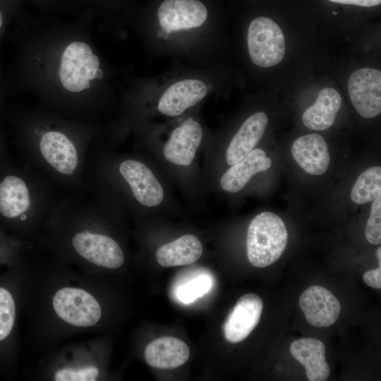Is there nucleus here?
I'll use <instances>...</instances> for the list:
<instances>
[{"label":"nucleus","instance_id":"dca6fc26","mask_svg":"<svg viewBox=\"0 0 381 381\" xmlns=\"http://www.w3.org/2000/svg\"><path fill=\"white\" fill-rule=\"evenodd\" d=\"M207 93L206 85L197 79H186L171 85L158 103V110L167 116H176L196 104Z\"/></svg>","mask_w":381,"mask_h":381},{"label":"nucleus","instance_id":"1a4fd4ad","mask_svg":"<svg viewBox=\"0 0 381 381\" xmlns=\"http://www.w3.org/2000/svg\"><path fill=\"white\" fill-rule=\"evenodd\" d=\"M99 66L97 56L93 54L87 44L82 42L70 43L61 58V83L71 92H80L88 89L90 80L95 79Z\"/></svg>","mask_w":381,"mask_h":381},{"label":"nucleus","instance_id":"4be33fe9","mask_svg":"<svg viewBox=\"0 0 381 381\" xmlns=\"http://www.w3.org/2000/svg\"><path fill=\"white\" fill-rule=\"evenodd\" d=\"M341 104L339 92L332 87H325L319 92L315 102L304 111L302 121L310 129L326 130L333 125Z\"/></svg>","mask_w":381,"mask_h":381},{"label":"nucleus","instance_id":"9d476101","mask_svg":"<svg viewBox=\"0 0 381 381\" xmlns=\"http://www.w3.org/2000/svg\"><path fill=\"white\" fill-rule=\"evenodd\" d=\"M351 103L363 117L374 118L381 113V71L373 68L354 71L348 80Z\"/></svg>","mask_w":381,"mask_h":381},{"label":"nucleus","instance_id":"2eb2a0df","mask_svg":"<svg viewBox=\"0 0 381 381\" xmlns=\"http://www.w3.org/2000/svg\"><path fill=\"white\" fill-rule=\"evenodd\" d=\"M202 138L200 124L189 118L171 133L163 149L164 157L171 163L189 166Z\"/></svg>","mask_w":381,"mask_h":381},{"label":"nucleus","instance_id":"0eeeda50","mask_svg":"<svg viewBox=\"0 0 381 381\" xmlns=\"http://www.w3.org/2000/svg\"><path fill=\"white\" fill-rule=\"evenodd\" d=\"M288 233L282 219L271 212H262L250 222L246 237L247 257L256 267L275 262L284 253Z\"/></svg>","mask_w":381,"mask_h":381},{"label":"nucleus","instance_id":"4468645a","mask_svg":"<svg viewBox=\"0 0 381 381\" xmlns=\"http://www.w3.org/2000/svg\"><path fill=\"white\" fill-rule=\"evenodd\" d=\"M299 306L309 324L317 327L333 325L341 312V305L334 295L320 286H312L299 298Z\"/></svg>","mask_w":381,"mask_h":381},{"label":"nucleus","instance_id":"423d86ee","mask_svg":"<svg viewBox=\"0 0 381 381\" xmlns=\"http://www.w3.org/2000/svg\"><path fill=\"white\" fill-rule=\"evenodd\" d=\"M0 274V372L12 375L19 358L18 324L23 308L25 262Z\"/></svg>","mask_w":381,"mask_h":381},{"label":"nucleus","instance_id":"393cba45","mask_svg":"<svg viewBox=\"0 0 381 381\" xmlns=\"http://www.w3.org/2000/svg\"><path fill=\"white\" fill-rule=\"evenodd\" d=\"M28 247L20 239L0 230V267L10 268L22 263Z\"/></svg>","mask_w":381,"mask_h":381},{"label":"nucleus","instance_id":"5701e85b","mask_svg":"<svg viewBox=\"0 0 381 381\" xmlns=\"http://www.w3.org/2000/svg\"><path fill=\"white\" fill-rule=\"evenodd\" d=\"M202 253V246L198 237L186 234L159 247L156 258L161 266L170 267L192 264Z\"/></svg>","mask_w":381,"mask_h":381},{"label":"nucleus","instance_id":"7ed1b4c3","mask_svg":"<svg viewBox=\"0 0 381 381\" xmlns=\"http://www.w3.org/2000/svg\"><path fill=\"white\" fill-rule=\"evenodd\" d=\"M1 168L0 230L35 246L59 190L27 164Z\"/></svg>","mask_w":381,"mask_h":381},{"label":"nucleus","instance_id":"aec40b11","mask_svg":"<svg viewBox=\"0 0 381 381\" xmlns=\"http://www.w3.org/2000/svg\"><path fill=\"white\" fill-rule=\"evenodd\" d=\"M271 165V159L262 150L253 149L224 173L220 186L226 192L236 193L245 187L253 175L267 170Z\"/></svg>","mask_w":381,"mask_h":381},{"label":"nucleus","instance_id":"2f4dec72","mask_svg":"<svg viewBox=\"0 0 381 381\" xmlns=\"http://www.w3.org/2000/svg\"><path fill=\"white\" fill-rule=\"evenodd\" d=\"M377 257L378 260L379 265L381 263V248H378L377 250Z\"/></svg>","mask_w":381,"mask_h":381},{"label":"nucleus","instance_id":"f03ea898","mask_svg":"<svg viewBox=\"0 0 381 381\" xmlns=\"http://www.w3.org/2000/svg\"><path fill=\"white\" fill-rule=\"evenodd\" d=\"M73 194L59 193L35 246L91 276L120 269L124 251L107 234L99 209Z\"/></svg>","mask_w":381,"mask_h":381},{"label":"nucleus","instance_id":"c85d7f7f","mask_svg":"<svg viewBox=\"0 0 381 381\" xmlns=\"http://www.w3.org/2000/svg\"><path fill=\"white\" fill-rule=\"evenodd\" d=\"M329 1L343 4H351L363 7L375 6L381 3V0H328Z\"/></svg>","mask_w":381,"mask_h":381},{"label":"nucleus","instance_id":"a878e982","mask_svg":"<svg viewBox=\"0 0 381 381\" xmlns=\"http://www.w3.org/2000/svg\"><path fill=\"white\" fill-rule=\"evenodd\" d=\"M211 284L210 277L200 276L179 287L177 297L183 303H190L205 294L210 289Z\"/></svg>","mask_w":381,"mask_h":381},{"label":"nucleus","instance_id":"f8f14e48","mask_svg":"<svg viewBox=\"0 0 381 381\" xmlns=\"http://www.w3.org/2000/svg\"><path fill=\"white\" fill-rule=\"evenodd\" d=\"M157 16L162 29L169 34L202 25L207 18V10L198 0H164Z\"/></svg>","mask_w":381,"mask_h":381},{"label":"nucleus","instance_id":"6ab92c4d","mask_svg":"<svg viewBox=\"0 0 381 381\" xmlns=\"http://www.w3.org/2000/svg\"><path fill=\"white\" fill-rule=\"evenodd\" d=\"M292 356L306 368L310 381H325L330 368L325 360V346L319 339L302 338L294 341L290 346Z\"/></svg>","mask_w":381,"mask_h":381},{"label":"nucleus","instance_id":"6e6552de","mask_svg":"<svg viewBox=\"0 0 381 381\" xmlns=\"http://www.w3.org/2000/svg\"><path fill=\"white\" fill-rule=\"evenodd\" d=\"M247 42L250 57L258 66H274L284 56L286 46L283 32L267 17L260 16L252 20Z\"/></svg>","mask_w":381,"mask_h":381},{"label":"nucleus","instance_id":"412c9836","mask_svg":"<svg viewBox=\"0 0 381 381\" xmlns=\"http://www.w3.org/2000/svg\"><path fill=\"white\" fill-rule=\"evenodd\" d=\"M190 349L182 340L163 337L151 341L145 348V358L152 367L172 369L183 365L189 358Z\"/></svg>","mask_w":381,"mask_h":381},{"label":"nucleus","instance_id":"cd10ccee","mask_svg":"<svg viewBox=\"0 0 381 381\" xmlns=\"http://www.w3.org/2000/svg\"><path fill=\"white\" fill-rule=\"evenodd\" d=\"M363 279L367 285L380 289L381 288V266L365 272L363 274Z\"/></svg>","mask_w":381,"mask_h":381},{"label":"nucleus","instance_id":"9b49d317","mask_svg":"<svg viewBox=\"0 0 381 381\" xmlns=\"http://www.w3.org/2000/svg\"><path fill=\"white\" fill-rule=\"evenodd\" d=\"M117 172L127 184L133 198L142 205L151 207L162 202V186L143 162L132 159H123L119 164Z\"/></svg>","mask_w":381,"mask_h":381},{"label":"nucleus","instance_id":"c756f323","mask_svg":"<svg viewBox=\"0 0 381 381\" xmlns=\"http://www.w3.org/2000/svg\"><path fill=\"white\" fill-rule=\"evenodd\" d=\"M11 0H0V32L3 28L6 16V10L9 9Z\"/></svg>","mask_w":381,"mask_h":381},{"label":"nucleus","instance_id":"bb28decb","mask_svg":"<svg viewBox=\"0 0 381 381\" xmlns=\"http://www.w3.org/2000/svg\"><path fill=\"white\" fill-rule=\"evenodd\" d=\"M365 238L369 243L378 245L381 243V196L373 200L370 213L366 222Z\"/></svg>","mask_w":381,"mask_h":381},{"label":"nucleus","instance_id":"f3484780","mask_svg":"<svg viewBox=\"0 0 381 381\" xmlns=\"http://www.w3.org/2000/svg\"><path fill=\"white\" fill-rule=\"evenodd\" d=\"M291 155L297 164L308 174L319 176L328 169L330 157L325 139L311 133L298 138L292 144Z\"/></svg>","mask_w":381,"mask_h":381},{"label":"nucleus","instance_id":"473e14b6","mask_svg":"<svg viewBox=\"0 0 381 381\" xmlns=\"http://www.w3.org/2000/svg\"><path fill=\"white\" fill-rule=\"evenodd\" d=\"M3 151H4V150H3V149H2V146H1V145L0 144V155H3V152H4Z\"/></svg>","mask_w":381,"mask_h":381},{"label":"nucleus","instance_id":"ddd939ff","mask_svg":"<svg viewBox=\"0 0 381 381\" xmlns=\"http://www.w3.org/2000/svg\"><path fill=\"white\" fill-rule=\"evenodd\" d=\"M262 308V301L258 295L250 293L242 296L224 324L225 339L231 343L245 339L258 324Z\"/></svg>","mask_w":381,"mask_h":381},{"label":"nucleus","instance_id":"39448f33","mask_svg":"<svg viewBox=\"0 0 381 381\" xmlns=\"http://www.w3.org/2000/svg\"><path fill=\"white\" fill-rule=\"evenodd\" d=\"M104 347L99 339L59 346L43 355L37 377L51 381H97L104 374Z\"/></svg>","mask_w":381,"mask_h":381},{"label":"nucleus","instance_id":"f257e3e1","mask_svg":"<svg viewBox=\"0 0 381 381\" xmlns=\"http://www.w3.org/2000/svg\"><path fill=\"white\" fill-rule=\"evenodd\" d=\"M43 253L38 262L25 260L23 312L33 345L44 354L71 337L99 329L106 308L96 276Z\"/></svg>","mask_w":381,"mask_h":381},{"label":"nucleus","instance_id":"a211bd4d","mask_svg":"<svg viewBox=\"0 0 381 381\" xmlns=\"http://www.w3.org/2000/svg\"><path fill=\"white\" fill-rule=\"evenodd\" d=\"M268 122L265 113L259 111L249 116L231 139L226 152V159L231 166L243 159L259 143Z\"/></svg>","mask_w":381,"mask_h":381},{"label":"nucleus","instance_id":"20e7f679","mask_svg":"<svg viewBox=\"0 0 381 381\" xmlns=\"http://www.w3.org/2000/svg\"><path fill=\"white\" fill-rule=\"evenodd\" d=\"M20 147L26 164L59 190L62 188L74 194L86 190L88 135L37 126L23 138Z\"/></svg>","mask_w":381,"mask_h":381},{"label":"nucleus","instance_id":"7c9ffc66","mask_svg":"<svg viewBox=\"0 0 381 381\" xmlns=\"http://www.w3.org/2000/svg\"><path fill=\"white\" fill-rule=\"evenodd\" d=\"M103 76V72L101 69L98 68L95 73V79H102Z\"/></svg>","mask_w":381,"mask_h":381},{"label":"nucleus","instance_id":"b1692460","mask_svg":"<svg viewBox=\"0 0 381 381\" xmlns=\"http://www.w3.org/2000/svg\"><path fill=\"white\" fill-rule=\"evenodd\" d=\"M381 196V167H370L360 174L351 191L353 202L363 205Z\"/></svg>","mask_w":381,"mask_h":381}]
</instances>
